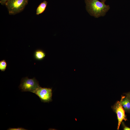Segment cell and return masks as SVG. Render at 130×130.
<instances>
[{
	"label": "cell",
	"instance_id": "1",
	"mask_svg": "<svg viewBox=\"0 0 130 130\" xmlns=\"http://www.w3.org/2000/svg\"><path fill=\"white\" fill-rule=\"evenodd\" d=\"M85 2L87 11L96 18L104 16L110 9L109 5L98 0H85Z\"/></svg>",
	"mask_w": 130,
	"mask_h": 130
},
{
	"label": "cell",
	"instance_id": "2",
	"mask_svg": "<svg viewBox=\"0 0 130 130\" xmlns=\"http://www.w3.org/2000/svg\"><path fill=\"white\" fill-rule=\"evenodd\" d=\"M28 0H8L5 4L9 14L14 15L23 10Z\"/></svg>",
	"mask_w": 130,
	"mask_h": 130
},
{
	"label": "cell",
	"instance_id": "3",
	"mask_svg": "<svg viewBox=\"0 0 130 130\" xmlns=\"http://www.w3.org/2000/svg\"><path fill=\"white\" fill-rule=\"evenodd\" d=\"M39 87L38 82L35 78L29 79L26 77L22 79L19 87L22 91L33 93Z\"/></svg>",
	"mask_w": 130,
	"mask_h": 130
},
{
	"label": "cell",
	"instance_id": "4",
	"mask_svg": "<svg viewBox=\"0 0 130 130\" xmlns=\"http://www.w3.org/2000/svg\"><path fill=\"white\" fill-rule=\"evenodd\" d=\"M33 93L38 96L42 102L48 103L52 101V88H42L40 86Z\"/></svg>",
	"mask_w": 130,
	"mask_h": 130
},
{
	"label": "cell",
	"instance_id": "5",
	"mask_svg": "<svg viewBox=\"0 0 130 130\" xmlns=\"http://www.w3.org/2000/svg\"><path fill=\"white\" fill-rule=\"evenodd\" d=\"M116 114L118 121L117 130H119L121 123L123 120L126 121L127 118L124 110L120 101H118L111 107Z\"/></svg>",
	"mask_w": 130,
	"mask_h": 130
},
{
	"label": "cell",
	"instance_id": "6",
	"mask_svg": "<svg viewBox=\"0 0 130 130\" xmlns=\"http://www.w3.org/2000/svg\"><path fill=\"white\" fill-rule=\"evenodd\" d=\"M120 102L125 111L130 112V101L127 97L122 96Z\"/></svg>",
	"mask_w": 130,
	"mask_h": 130
},
{
	"label": "cell",
	"instance_id": "7",
	"mask_svg": "<svg viewBox=\"0 0 130 130\" xmlns=\"http://www.w3.org/2000/svg\"><path fill=\"white\" fill-rule=\"evenodd\" d=\"M48 2L44 0L38 6L36 10V14L39 15L43 13L46 9Z\"/></svg>",
	"mask_w": 130,
	"mask_h": 130
},
{
	"label": "cell",
	"instance_id": "8",
	"mask_svg": "<svg viewBox=\"0 0 130 130\" xmlns=\"http://www.w3.org/2000/svg\"><path fill=\"white\" fill-rule=\"evenodd\" d=\"M46 54L44 52L40 50H37L35 51L34 54L35 58L38 60L43 59L45 57Z\"/></svg>",
	"mask_w": 130,
	"mask_h": 130
},
{
	"label": "cell",
	"instance_id": "9",
	"mask_svg": "<svg viewBox=\"0 0 130 130\" xmlns=\"http://www.w3.org/2000/svg\"><path fill=\"white\" fill-rule=\"evenodd\" d=\"M7 63L5 60H3L0 61V70L1 71H4L6 69Z\"/></svg>",
	"mask_w": 130,
	"mask_h": 130
},
{
	"label": "cell",
	"instance_id": "10",
	"mask_svg": "<svg viewBox=\"0 0 130 130\" xmlns=\"http://www.w3.org/2000/svg\"><path fill=\"white\" fill-rule=\"evenodd\" d=\"M7 130H26V129L22 128H10Z\"/></svg>",
	"mask_w": 130,
	"mask_h": 130
},
{
	"label": "cell",
	"instance_id": "11",
	"mask_svg": "<svg viewBox=\"0 0 130 130\" xmlns=\"http://www.w3.org/2000/svg\"><path fill=\"white\" fill-rule=\"evenodd\" d=\"M121 123H122V125L123 127V129L124 130H130V128L125 126L124 124V123L122 122Z\"/></svg>",
	"mask_w": 130,
	"mask_h": 130
},
{
	"label": "cell",
	"instance_id": "12",
	"mask_svg": "<svg viewBox=\"0 0 130 130\" xmlns=\"http://www.w3.org/2000/svg\"><path fill=\"white\" fill-rule=\"evenodd\" d=\"M8 0H0V3L2 5H4Z\"/></svg>",
	"mask_w": 130,
	"mask_h": 130
},
{
	"label": "cell",
	"instance_id": "13",
	"mask_svg": "<svg viewBox=\"0 0 130 130\" xmlns=\"http://www.w3.org/2000/svg\"><path fill=\"white\" fill-rule=\"evenodd\" d=\"M126 96L130 101V92L125 94Z\"/></svg>",
	"mask_w": 130,
	"mask_h": 130
},
{
	"label": "cell",
	"instance_id": "14",
	"mask_svg": "<svg viewBox=\"0 0 130 130\" xmlns=\"http://www.w3.org/2000/svg\"><path fill=\"white\" fill-rule=\"evenodd\" d=\"M101 1L103 3H104L106 0H101Z\"/></svg>",
	"mask_w": 130,
	"mask_h": 130
}]
</instances>
